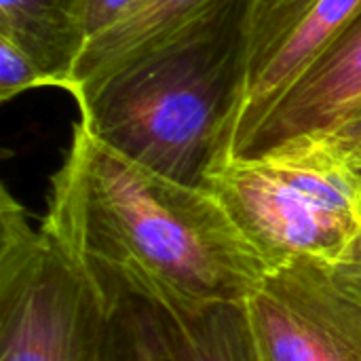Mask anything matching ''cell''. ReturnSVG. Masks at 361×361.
<instances>
[{
	"instance_id": "1",
	"label": "cell",
	"mask_w": 361,
	"mask_h": 361,
	"mask_svg": "<svg viewBox=\"0 0 361 361\" xmlns=\"http://www.w3.org/2000/svg\"><path fill=\"white\" fill-rule=\"evenodd\" d=\"M40 226L112 302L195 311L247 300L267 275L212 190L121 157L78 123Z\"/></svg>"
},
{
	"instance_id": "2",
	"label": "cell",
	"mask_w": 361,
	"mask_h": 361,
	"mask_svg": "<svg viewBox=\"0 0 361 361\" xmlns=\"http://www.w3.org/2000/svg\"><path fill=\"white\" fill-rule=\"evenodd\" d=\"M250 0H216L80 97L78 125L121 157L207 188L235 152L247 95Z\"/></svg>"
},
{
	"instance_id": "3",
	"label": "cell",
	"mask_w": 361,
	"mask_h": 361,
	"mask_svg": "<svg viewBox=\"0 0 361 361\" xmlns=\"http://www.w3.org/2000/svg\"><path fill=\"white\" fill-rule=\"evenodd\" d=\"M207 190L267 273L298 262L332 267L361 239V178L322 142L231 159Z\"/></svg>"
},
{
	"instance_id": "4",
	"label": "cell",
	"mask_w": 361,
	"mask_h": 361,
	"mask_svg": "<svg viewBox=\"0 0 361 361\" xmlns=\"http://www.w3.org/2000/svg\"><path fill=\"white\" fill-rule=\"evenodd\" d=\"M116 305L2 186L0 361H108Z\"/></svg>"
},
{
	"instance_id": "5",
	"label": "cell",
	"mask_w": 361,
	"mask_h": 361,
	"mask_svg": "<svg viewBox=\"0 0 361 361\" xmlns=\"http://www.w3.org/2000/svg\"><path fill=\"white\" fill-rule=\"evenodd\" d=\"M245 305L264 361H361V296L330 264L271 271Z\"/></svg>"
},
{
	"instance_id": "6",
	"label": "cell",
	"mask_w": 361,
	"mask_h": 361,
	"mask_svg": "<svg viewBox=\"0 0 361 361\" xmlns=\"http://www.w3.org/2000/svg\"><path fill=\"white\" fill-rule=\"evenodd\" d=\"M361 0H250L247 95L235 146L345 34Z\"/></svg>"
},
{
	"instance_id": "7",
	"label": "cell",
	"mask_w": 361,
	"mask_h": 361,
	"mask_svg": "<svg viewBox=\"0 0 361 361\" xmlns=\"http://www.w3.org/2000/svg\"><path fill=\"white\" fill-rule=\"evenodd\" d=\"M361 110V11L345 34L235 146L233 159H256L324 140Z\"/></svg>"
},
{
	"instance_id": "8",
	"label": "cell",
	"mask_w": 361,
	"mask_h": 361,
	"mask_svg": "<svg viewBox=\"0 0 361 361\" xmlns=\"http://www.w3.org/2000/svg\"><path fill=\"white\" fill-rule=\"evenodd\" d=\"M133 305L154 361H264L245 300L195 311H165L140 300Z\"/></svg>"
},
{
	"instance_id": "9",
	"label": "cell",
	"mask_w": 361,
	"mask_h": 361,
	"mask_svg": "<svg viewBox=\"0 0 361 361\" xmlns=\"http://www.w3.org/2000/svg\"><path fill=\"white\" fill-rule=\"evenodd\" d=\"M216 0H140L118 23L91 38L66 91L78 102L137 55L192 23Z\"/></svg>"
},
{
	"instance_id": "10",
	"label": "cell",
	"mask_w": 361,
	"mask_h": 361,
	"mask_svg": "<svg viewBox=\"0 0 361 361\" xmlns=\"http://www.w3.org/2000/svg\"><path fill=\"white\" fill-rule=\"evenodd\" d=\"M89 0H0V36L25 51L51 87L68 89L89 42Z\"/></svg>"
},
{
	"instance_id": "11",
	"label": "cell",
	"mask_w": 361,
	"mask_h": 361,
	"mask_svg": "<svg viewBox=\"0 0 361 361\" xmlns=\"http://www.w3.org/2000/svg\"><path fill=\"white\" fill-rule=\"evenodd\" d=\"M40 87L51 85L34 59L15 42L0 36V102H11L13 97Z\"/></svg>"
},
{
	"instance_id": "12",
	"label": "cell",
	"mask_w": 361,
	"mask_h": 361,
	"mask_svg": "<svg viewBox=\"0 0 361 361\" xmlns=\"http://www.w3.org/2000/svg\"><path fill=\"white\" fill-rule=\"evenodd\" d=\"M108 361H154L142 330L137 309L129 298H123L116 305Z\"/></svg>"
},
{
	"instance_id": "13",
	"label": "cell",
	"mask_w": 361,
	"mask_h": 361,
	"mask_svg": "<svg viewBox=\"0 0 361 361\" xmlns=\"http://www.w3.org/2000/svg\"><path fill=\"white\" fill-rule=\"evenodd\" d=\"M319 142L326 144L338 159L347 163L355 176L361 178V110Z\"/></svg>"
},
{
	"instance_id": "14",
	"label": "cell",
	"mask_w": 361,
	"mask_h": 361,
	"mask_svg": "<svg viewBox=\"0 0 361 361\" xmlns=\"http://www.w3.org/2000/svg\"><path fill=\"white\" fill-rule=\"evenodd\" d=\"M140 0H89L87 4V34L89 40L118 23Z\"/></svg>"
},
{
	"instance_id": "15",
	"label": "cell",
	"mask_w": 361,
	"mask_h": 361,
	"mask_svg": "<svg viewBox=\"0 0 361 361\" xmlns=\"http://www.w3.org/2000/svg\"><path fill=\"white\" fill-rule=\"evenodd\" d=\"M332 273L345 288L361 296V239L345 260L332 264Z\"/></svg>"
}]
</instances>
